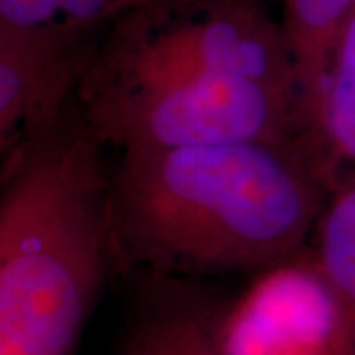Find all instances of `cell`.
Segmentation results:
<instances>
[{"instance_id":"1","label":"cell","mask_w":355,"mask_h":355,"mask_svg":"<svg viewBox=\"0 0 355 355\" xmlns=\"http://www.w3.org/2000/svg\"><path fill=\"white\" fill-rule=\"evenodd\" d=\"M328 191L306 140L119 153L109 174L116 272L261 275L308 251Z\"/></svg>"},{"instance_id":"2","label":"cell","mask_w":355,"mask_h":355,"mask_svg":"<svg viewBox=\"0 0 355 355\" xmlns=\"http://www.w3.org/2000/svg\"><path fill=\"white\" fill-rule=\"evenodd\" d=\"M103 148L73 105L2 154L0 355H76L116 275Z\"/></svg>"},{"instance_id":"3","label":"cell","mask_w":355,"mask_h":355,"mask_svg":"<svg viewBox=\"0 0 355 355\" xmlns=\"http://www.w3.org/2000/svg\"><path fill=\"white\" fill-rule=\"evenodd\" d=\"M76 107L103 146L176 148L241 140H306L300 95L237 77L79 85Z\"/></svg>"},{"instance_id":"4","label":"cell","mask_w":355,"mask_h":355,"mask_svg":"<svg viewBox=\"0 0 355 355\" xmlns=\"http://www.w3.org/2000/svg\"><path fill=\"white\" fill-rule=\"evenodd\" d=\"M225 355H355L342 302L308 251L257 275L229 300L221 324Z\"/></svg>"},{"instance_id":"5","label":"cell","mask_w":355,"mask_h":355,"mask_svg":"<svg viewBox=\"0 0 355 355\" xmlns=\"http://www.w3.org/2000/svg\"><path fill=\"white\" fill-rule=\"evenodd\" d=\"M62 22L2 24L0 48V150L55 127L76 105L89 55H77L58 36Z\"/></svg>"},{"instance_id":"6","label":"cell","mask_w":355,"mask_h":355,"mask_svg":"<svg viewBox=\"0 0 355 355\" xmlns=\"http://www.w3.org/2000/svg\"><path fill=\"white\" fill-rule=\"evenodd\" d=\"M144 277L116 355H225L221 324L229 300L198 279Z\"/></svg>"},{"instance_id":"7","label":"cell","mask_w":355,"mask_h":355,"mask_svg":"<svg viewBox=\"0 0 355 355\" xmlns=\"http://www.w3.org/2000/svg\"><path fill=\"white\" fill-rule=\"evenodd\" d=\"M306 144L330 188L355 170V6L334 44Z\"/></svg>"},{"instance_id":"8","label":"cell","mask_w":355,"mask_h":355,"mask_svg":"<svg viewBox=\"0 0 355 355\" xmlns=\"http://www.w3.org/2000/svg\"><path fill=\"white\" fill-rule=\"evenodd\" d=\"M291 48L298 69L306 114V137L318 111L322 85L328 73L331 50L355 0H288Z\"/></svg>"},{"instance_id":"9","label":"cell","mask_w":355,"mask_h":355,"mask_svg":"<svg viewBox=\"0 0 355 355\" xmlns=\"http://www.w3.org/2000/svg\"><path fill=\"white\" fill-rule=\"evenodd\" d=\"M310 254L342 302L355 334V170L342 174L328 191Z\"/></svg>"},{"instance_id":"10","label":"cell","mask_w":355,"mask_h":355,"mask_svg":"<svg viewBox=\"0 0 355 355\" xmlns=\"http://www.w3.org/2000/svg\"><path fill=\"white\" fill-rule=\"evenodd\" d=\"M58 0H0V18L8 26H42L55 22Z\"/></svg>"}]
</instances>
